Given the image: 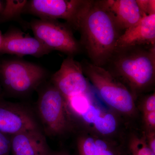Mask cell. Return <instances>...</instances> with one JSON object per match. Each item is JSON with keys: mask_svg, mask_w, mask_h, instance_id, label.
I'll list each match as a JSON object with an SVG mask.
<instances>
[{"mask_svg": "<svg viewBox=\"0 0 155 155\" xmlns=\"http://www.w3.org/2000/svg\"><path fill=\"white\" fill-rule=\"evenodd\" d=\"M47 77L43 68L20 60H7L0 64L2 89L11 97H22L37 90Z\"/></svg>", "mask_w": 155, "mask_h": 155, "instance_id": "5b68a950", "label": "cell"}, {"mask_svg": "<svg viewBox=\"0 0 155 155\" xmlns=\"http://www.w3.org/2000/svg\"><path fill=\"white\" fill-rule=\"evenodd\" d=\"M92 0H31L25 11L41 19H63L71 28L78 30Z\"/></svg>", "mask_w": 155, "mask_h": 155, "instance_id": "8992f818", "label": "cell"}, {"mask_svg": "<svg viewBox=\"0 0 155 155\" xmlns=\"http://www.w3.org/2000/svg\"><path fill=\"white\" fill-rule=\"evenodd\" d=\"M51 155H52V153H51Z\"/></svg>", "mask_w": 155, "mask_h": 155, "instance_id": "f1b7e54d", "label": "cell"}, {"mask_svg": "<svg viewBox=\"0 0 155 155\" xmlns=\"http://www.w3.org/2000/svg\"><path fill=\"white\" fill-rule=\"evenodd\" d=\"M26 0H8L2 13L0 14V20L8 21L14 19L24 12L28 3Z\"/></svg>", "mask_w": 155, "mask_h": 155, "instance_id": "9a60e30c", "label": "cell"}, {"mask_svg": "<svg viewBox=\"0 0 155 155\" xmlns=\"http://www.w3.org/2000/svg\"><path fill=\"white\" fill-rule=\"evenodd\" d=\"M2 36L1 35V32H0V45H1V43H2Z\"/></svg>", "mask_w": 155, "mask_h": 155, "instance_id": "83f0119b", "label": "cell"}, {"mask_svg": "<svg viewBox=\"0 0 155 155\" xmlns=\"http://www.w3.org/2000/svg\"><path fill=\"white\" fill-rule=\"evenodd\" d=\"M101 2L123 33L143 17L136 0H101Z\"/></svg>", "mask_w": 155, "mask_h": 155, "instance_id": "4fadbf2b", "label": "cell"}, {"mask_svg": "<svg viewBox=\"0 0 155 155\" xmlns=\"http://www.w3.org/2000/svg\"><path fill=\"white\" fill-rule=\"evenodd\" d=\"M51 51L35 37L26 35L18 29H12L2 36L0 53L39 58Z\"/></svg>", "mask_w": 155, "mask_h": 155, "instance_id": "30bf717a", "label": "cell"}, {"mask_svg": "<svg viewBox=\"0 0 155 155\" xmlns=\"http://www.w3.org/2000/svg\"><path fill=\"white\" fill-rule=\"evenodd\" d=\"M97 155H116L110 145L101 139L96 138Z\"/></svg>", "mask_w": 155, "mask_h": 155, "instance_id": "ffe728a7", "label": "cell"}, {"mask_svg": "<svg viewBox=\"0 0 155 155\" xmlns=\"http://www.w3.org/2000/svg\"><path fill=\"white\" fill-rule=\"evenodd\" d=\"M143 117L147 131H155V111L143 114Z\"/></svg>", "mask_w": 155, "mask_h": 155, "instance_id": "603a6c76", "label": "cell"}, {"mask_svg": "<svg viewBox=\"0 0 155 155\" xmlns=\"http://www.w3.org/2000/svg\"><path fill=\"white\" fill-rule=\"evenodd\" d=\"M81 64L87 79L107 105L125 115L134 114L135 100L125 84L102 67L96 66L86 60Z\"/></svg>", "mask_w": 155, "mask_h": 155, "instance_id": "3957f363", "label": "cell"}, {"mask_svg": "<svg viewBox=\"0 0 155 155\" xmlns=\"http://www.w3.org/2000/svg\"><path fill=\"white\" fill-rule=\"evenodd\" d=\"M102 67L125 84L135 100L154 83L155 45L116 48Z\"/></svg>", "mask_w": 155, "mask_h": 155, "instance_id": "6da1fadb", "label": "cell"}, {"mask_svg": "<svg viewBox=\"0 0 155 155\" xmlns=\"http://www.w3.org/2000/svg\"><path fill=\"white\" fill-rule=\"evenodd\" d=\"M92 126L102 135H110L117 129V120L113 114L104 110Z\"/></svg>", "mask_w": 155, "mask_h": 155, "instance_id": "5bb4252c", "label": "cell"}, {"mask_svg": "<svg viewBox=\"0 0 155 155\" xmlns=\"http://www.w3.org/2000/svg\"><path fill=\"white\" fill-rule=\"evenodd\" d=\"M12 155H51L52 152L41 129L25 130L11 135Z\"/></svg>", "mask_w": 155, "mask_h": 155, "instance_id": "8fae6325", "label": "cell"}, {"mask_svg": "<svg viewBox=\"0 0 155 155\" xmlns=\"http://www.w3.org/2000/svg\"><path fill=\"white\" fill-rule=\"evenodd\" d=\"M80 44L92 64L103 67L112 55L119 37L118 28L101 0L93 1L79 24Z\"/></svg>", "mask_w": 155, "mask_h": 155, "instance_id": "7a4b0ae2", "label": "cell"}, {"mask_svg": "<svg viewBox=\"0 0 155 155\" xmlns=\"http://www.w3.org/2000/svg\"><path fill=\"white\" fill-rule=\"evenodd\" d=\"M143 105V114L155 111V92L150 94L145 99Z\"/></svg>", "mask_w": 155, "mask_h": 155, "instance_id": "7402d4cb", "label": "cell"}, {"mask_svg": "<svg viewBox=\"0 0 155 155\" xmlns=\"http://www.w3.org/2000/svg\"><path fill=\"white\" fill-rule=\"evenodd\" d=\"M142 17L155 14V0H136Z\"/></svg>", "mask_w": 155, "mask_h": 155, "instance_id": "d6986e66", "label": "cell"}, {"mask_svg": "<svg viewBox=\"0 0 155 155\" xmlns=\"http://www.w3.org/2000/svg\"><path fill=\"white\" fill-rule=\"evenodd\" d=\"M50 81L65 98L81 94L91 88L81 64L72 56H68L63 61Z\"/></svg>", "mask_w": 155, "mask_h": 155, "instance_id": "9c48e42d", "label": "cell"}, {"mask_svg": "<svg viewBox=\"0 0 155 155\" xmlns=\"http://www.w3.org/2000/svg\"><path fill=\"white\" fill-rule=\"evenodd\" d=\"M51 155H70L66 152L61 151L52 152Z\"/></svg>", "mask_w": 155, "mask_h": 155, "instance_id": "d4e9b609", "label": "cell"}, {"mask_svg": "<svg viewBox=\"0 0 155 155\" xmlns=\"http://www.w3.org/2000/svg\"><path fill=\"white\" fill-rule=\"evenodd\" d=\"M11 137L0 132V155H11Z\"/></svg>", "mask_w": 155, "mask_h": 155, "instance_id": "44dd1931", "label": "cell"}, {"mask_svg": "<svg viewBox=\"0 0 155 155\" xmlns=\"http://www.w3.org/2000/svg\"><path fill=\"white\" fill-rule=\"evenodd\" d=\"M155 45V14L143 17L121 35L116 48L134 46Z\"/></svg>", "mask_w": 155, "mask_h": 155, "instance_id": "7c38bea8", "label": "cell"}, {"mask_svg": "<svg viewBox=\"0 0 155 155\" xmlns=\"http://www.w3.org/2000/svg\"><path fill=\"white\" fill-rule=\"evenodd\" d=\"M3 8H4V7H3L2 2L0 1V14H1Z\"/></svg>", "mask_w": 155, "mask_h": 155, "instance_id": "484cf974", "label": "cell"}, {"mask_svg": "<svg viewBox=\"0 0 155 155\" xmlns=\"http://www.w3.org/2000/svg\"><path fill=\"white\" fill-rule=\"evenodd\" d=\"M41 129L35 115L27 106L0 98V132L11 136Z\"/></svg>", "mask_w": 155, "mask_h": 155, "instance_id": "ba28073f", "label": "cell"}, {"mask_svg": "<svg viewBox=\"0 0 155 155\" xmlns=\"http://www.w3.org/2000/svg\"><path fill=\"white\" fill-rule=\"evenodd\" d=\"M30 26L35 37L51 51H60L73 57L81 50L80 43L67 23L41 19L32 21Z\"/></svg>", "mask_w": 155, "mask_h": 155, "instance_id": "52a82bcc", "label": "cell"}, {"mask_svg": "<svg viewBox=\"0 0 155 155\" xmlns=\"http://www.w3.org/2000/svg\"><path fill=\"white\" fill-rule=\"evenodd\" d=\"M37 91V113L45 135L54 137L66 133L71 128L72 120L65 97L51 81H45Z\"/></svg>", "mask_w": 155, "mask_h": 155, "instance_id": "277c9868", "label": "cell"}, {"mask_svg": "<svg viewBox=\"0 0 155 155\" xmlns=\"http://www.w3.org/2000/svg\"><path fill=\"white\" fill-rule=\"evenodd\" d=\"M77 148L79 155H97L96 138L83 136L77 140Z\"/></svg>", "mask_w": 155, "mask_h": 155, "instance_id": "e0dca14e", "label": "cell"}, {"mask_svg": "<svg viewBox=\"0 0 155 155\" xmlns=\"http://www.w3.org/2000/svg\"><path fill=\"white\" fill-rule=\"evenodd\" d=\"M104 111L94 102V100L88 107L76 118L81 119L86 124L93 125Z\"/></svg>", "mask_w": 155, "mask_h": 155, "instance_id": "ac0fdd59", "label": "cell"}, {"mask_svg": "<svg viewBox=\"0 0 155 155\" xmlns=\"http://www.w3.org/2000/svg\"><path fill=\"white\" fill-rule=\"evenodd\" d=\"M129 147L132 155H155L147 144L145 134L143 136L132 135Z\"/></svg>", "mask_w": 155, "mask_h": 155, "instance_id": "2e32d148", "label": "cell"}, {"mask_svg": "<svg viewBox=\"0 0 155 155\" xmlns=\"http://www.w3.org/2000/svg\"><path fill=\"white\" fill-rule=\"evenodd\" d=\"M2 89L1 83H0V98L2 97Z\"/></svg>", "mask_w": 155, "mask_h": 155, "instance_id": "4316f807", "label": "cell"}, {"mask_svg": "<svg viewBox=\"0 0 155 155\" xmlns=\"http://www.w3.org/2000/svg\"><path fill=\"white\" fill-rule=\"evenodd\" d=\"M145 134L147 144L155 153V131H147Z\"/></svg>", "mask_w": 155, "mask_h": 155, "instance_id": "cb8c5ba5", "label": "cell"}]
</instances>
